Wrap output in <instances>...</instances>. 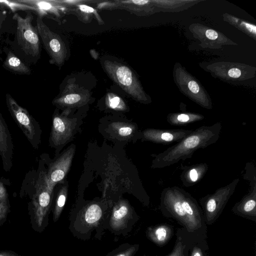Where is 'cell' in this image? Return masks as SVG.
Masks as SVG:
<instances>
[{
	"instance_id": "obj_1",
	"label": "cell",
	"mask_w": 256,
	"mask_h": 256,
	"mask_svg": "<svg viewBox=\"0 0 256 256\" xmlns=\"http://www.w3.org/2000/svg\"><path fill=\"white\" fill-rule=\"evenodd\" d=\"M160 208L164 216L174 220L186 232L207 237L202 210L196 200L183 189L177 186L164 188Z\"/></svg>"
},
{
	"instance_id": "obj_2",
	"label": "cell",
	"mask_w": 256,
	"mask_h": 256,
	"mask_svg": "<svg viewBox=\"0 0 256 256\" xmlns=\"http://www.w3.org/2000/svg\"><path fill=\"white\" fill-rule=\"evenodd\" d=\"M222 124L202 126L194 130L163 152L156 156L152 168H164L192 158L197 150L204 148L216 142L220 138Z\"/></svg>"
},
{
	"instance_id": "obj_3",
	"label": "cell",
	"mask_w": 256,
	"mask_h": 256,
	"mask_svg": "<svg viewBox=\"0 0 256 256\" xmlns=\"http://www.w3.org/2000/svg\"><path fill=\"white\" fill-rule=\"evenodd\" d=\"M110 216H105L100 205L91 204L70 217L69 229L81 240H89L94 232L95 238L101 240L104 230L108 229Z\"/></svg>"
},
{
	"instance_id": "obj_4",
	"label": "cell",
	"mask_w": 256,
	"mask_h": 256,
	"mask_svg": "<svg viewBox=\"0 0 256 256\" xmlns=\"http://www.w3.org/2000/svg\"><path fill=\"white\" fill-rule=\"evenodd\" d=\"M34 195L29 208L32 228L42 232L48 224V214L52 202V192L46 180V173L40 174Z\"/></svg>"
},
{
	"instance_id": "obj_5",
	"label": "cell",
	"mask_w": 256,
	"mask_h": 256,
	"mask_svg": "<svg viewBox=\"0 0 256 256\" xmlns=\"http://www.w3.org/2000/svg\"><path fill=\"white\" fill-rule=\"evenodd\" d=\"M102 66L109 78L132 98L143 100V92L138 80L128 65L114 60H104Z\"/></svg>"
},
{
	"instance_id": "obj_6",
	"label": "cell",
	"mask_w": 256,
	"mask_h": 256,
	"mask_svg": "<svg viewBox=\"0 0 256 256\" xmlns=\"http://www.w3.org/2000/svg\"><path fill=\"white\" fill-rule=\"evenodd\" d=\"M238 182V178L235 179L228 185L200 200V208L206 225H212L218 220Z\"/></svg>"
},
{
	"instance_id": "obj_7",
	"label": "cell",
	"mask_w": 256,
	"mask_h": 256,
	"mask_svg": "<svg viewBox=\"0 0 256 256\" xmlns=\"http://www.w3.org/2000/svg\"><path fill=\"white\" fill-rule=\"evenodd\" d=\"M12 19L16 22V38L20 46L27 55L38 56L40 40L37 28L32 24L34 16L32 12H26L24 18L15 13Z\"/></svg>"
},
{
	"instance_id": "obj_8",
	"label": "cell",
	"mask_w": 256,
	"mask_h": 256,
	"mask_svg": "<svg viewBox=\"0 0 256 256\" xmlns=\"http://www.w3.org/2000/svg\"><path fill=\"white\" fill-rule=\"evenodd\" d=\"M6 98L7 107L11 116L32 147L37 148L40 142L39 124L28 112L20 106L10 94H7Z\"/></svg>"
},
{
	"instance_id": "obj_9",
	"label": "cell",
	"mask_w": 256,
	"mask_h": 256,
	"mask_svg": "<svg viewBox=\"0 0 256 256\" xmlns=\"http://www.w3.org/2000/svg\"><path fill=\"white\" fill-rule=\"evenodd\" d=\"M36 27L44 48L50 57V62L60 66L67 56L68 50L65 42L60 36L47 26L40 16L37 17Z\"/></svg>"
},
{
	"instance_id": "obj_10",
	"label": "cell",
	"mask_w": 256,
	"mask_h": 256,
	"mask_svg": "<svg viewBox=\"0 0 256 256\" xmlns=\"http://www.w3.org/2000/svg\"><path fill=\"white\" fill-rule=\"evenodd\" d=\"M138 219V216L128 204L120 202L112 208L108 221V229L116 236H126Z\"/></svg>"
},
{
	"instance_id": "obj_11",
	"label": "cell",
	"mask_w": 256,
	"mask_h": 256,
	"mask_svg": "<svg viewBox=\"0 0 256 256\" xmlns=\"http://www.w3.org/2000/svg\"><path fill=\"white\" fill-rule=\"evenodd\" d=\"M90 98V92L73 82L65 86L52 103L59 107L72 108L86 104Z\"/></svg>"
},
{
	"instance_id": "obj_12",
	"label": "cell",
	"mask_w": 256,
	"mask_h": 256,
	"mask_svg": "<svg viewBox=\"0 0 256 256\" xmlns=\"http://www.w3.org/2000/svg\"><path fill=\"white\" fill-rule=\"evenodd\" d=\"M76 120L64 114H54L50 134V143L54 146H60L72 137L76 126Z\"/></svg>"
},
{
	"instance_id": "obj_13",
	"label": "cell",
	"mask_w": 256,
	"mask_h": 256,
	"mask_svg": "<svg viewBox=\"0 0 256 256\" xmlns=\"http://www.w3.org/2000/svg\"><path fill=\"white\" fill-rule=\"evenodd\" d=\"M74 152L72 147L69 148L50 165L46 174V179L51 189L53 190L55 184L64 178L70 168Z\"/></svg>"
},
{
	"instance_id": "obj_14",
	"label": "cell",
	"mask_w": 256,
	"mask_h": 256,
	"mask_svg": "<svg viewBox=\"0 0 256 256\" xmlns=\"http://www.w3.org/2000/svg\"><path fill=\"white\" fill-rule=\"evenodd\" d=\"M192 130L147 129L142 132L145 140L153 142L168 144L178 142L190 134Z\"/></svg>"
},
{
	"instance_id": "obj_15",
	"label": "cell",
	"mask_w": 256,
	"mask_h": 256,
	"mask_svg": "<svg viewBox=\"0 0 256 256\" xmlns=\"http://www.w3.org/2000/svg\"><path fill=\"white\" fill-rule=\"evenodd\" d=\"M0 156L4 170L8 172L12 166L13 144L8 128L0 113Z\"/></svg>"
},
{
	"instance_id": "obj_16",
	"label": "cell",
	"mask_w": 256,
	"mask_h": 256,
	"mask_svg": "<svg viewBox=\"0 0 256 256\" xmlns=\"http://www.w3.org/2000/svg\"><path fill=\"white\" fill-rule=\"evenodd\" d=\"M189 249V256H208L207 237L190 234L182 227L177 229Z\"/></svg>"
},
{
	"instance_id": "obj_17",
	"label": "cell",
	"mask_w": 256,
	"mask_h": 256,
	"mask_svg": "<svg viewBox=\"0 0 256 256\" xmlns=\"http://www.w3.org/2000/svg\"><path fill=\"white\" fill-rule=\"evenodd\" d=\"M174 235V228L168 224L151 226L146 230V238L159 247L166 245Z\"/></svg>"
},
{
	"instance_id": "obj_18",
	"label": "cell",
	"mask_w": 256,
	"mask_h": 256,
	"mask_svg": "<svg viewBox=\"0 0 256 256\" xmlns=\"http://www.w3.org/2000/svg\"><path fill=\"white\" fill-rule=\"evenodd\" d=\"M235 214L256 222V187L252 192L246 195L235 204L232 209Z\"/></svg>"
},
{
	"instance_id": "obj_19",
	"label": "cell",
	"mask_w": 256,
	"mask_h": 256,
	"mask_svg": "<svg viewBox=\"0 0 256 256\" xmlns=\"http://www.w3.org/2000/svg\"><path fill=\"white\" fill-rule=\"evenodd\" d=\"M182 166L180 176L184 185L186 187L192 186L198 182L208 170L206 164H199L190 166Z\"/></svg>"
},
{
	"instance_id": "obj_20",
	"label": "cell",
	"mask_w": 256,
	"mask_h": 256,
	"mask_svg": "<svg viewBox=\"0 0 256 256\" xmlns=\"http://www.w3.org/2000/svg\"><path fill=\"white\" fill-rule=\"evenodd\" d=\"M20 2L28 5L35 9V12L42 17L48 14L57 16L58 10L62 4L59 0H18Z\"/></svg>"
},
{
	"instance_id": "obj_21",
	"label": "cell",
	"mask_w": 256,
	"mask_h": 256,
	"mask_svg": "<svg viewBox=\"0 0 256 256\" xmlns=\"http://www.w3.org/2000/svg\"><path fill=\"white\" fill-rule=\"evenodd\" d=\"M4 68L19 74H28L30 70L12 52H8L3 64Z\"/></svg>"
},
{
	"instance_id": "obj_22",
	"label": "cell",
	"mask_w": 256,
	"mask_h": 256,
	"mask_svg": "<svg viewBox=\"0 0 256 256\" xmlns=\"http://www.w3.org/2000/svg\"><path fill=\"white\" fill-rule=\"evenodd\" d=\"M74 5V8H71L70 12H74V14L77 16L79 18H81L82 20L87 22H90V20H92L94 18L102 24V20L94 8L86 5L78 3H76Z\"/></svg>"
},
{
	"instance_id": "obj_23",
	"label": "cell",
	"mask_w": 256,
	"mask_h": 256,
	"mask_svg": "<svg viewBox=\"0 0 256 256\" xmlns=\"http://www.w3.org/2000/svg\"><path fill=\"white\" fill-rule=\"evenodd\" d=\"M139 248V244L124 243L114 249L105 256H134Z\"/></svg>"
},
{
	"instance_id": "obj_24",
	"label": "cell",
	"mask_w": 256,
	"mask_h": 256,
	"mask_svg": "<svg viewBox=\"0 0 256 256\" xmlns=\"http://www.w3.org/2000/svg\"><path fill=\"white\" fill-rule=\"evenodd\" d=\"M203 118L200 116L190 115L186 114H180L178 115L172 116L168 118V122L173 126L184 125L187 124L201 120Z\"/></svg>"
},
{
	"instance_id": "obj_25",
	"label": "cell",
	"mask_w": 256,
	"mask_h": 256,
	"mask_svg": "<svg viewBox=\"0 0 256 256\" xmlns=\"http://www.w3.org/2000/svg\"><path fill=\"white\" fill-rule=\"evenodd\" d=\"M165 256H189V249L178 232H176V240L172 252Z\"/></svg>"
},
{
	"instance_id": "obj_26",
	"label": "cell",
	"mask_w": 256,
	"mask_h": 256,
	"mask_svg": "<svg viewBox=\"0 0 256 256\" xmlns=\"http://www.w3.org/2000/svg\"><path fill=\"white\" fill-rule=\"evenodd\" d=\"M62 190L57 196L52 211L53 220L54 222L58 220L66 200V192L64 189Z\"/></svg>"
},
{
	"instance_id": "obj_27",
	"label": "cell",
	"mask_w": 256,
	"mask_h": 256,
	"mask_svg": "<svg viewBox=\"0 0 256 256\" xmlns=\"http://www.w3.org/2000/svg\"><path fill=\"white\" fill-rule=\"evenodd\" d=\"M0 4L7 6L14 12L18 10L35 11V9L32 6L20 2L18 0H0Z\"/></svg>"
},
{
	"instance_id": "obj_28",
	"label": "cell",
	"mask_w": 256,
	"mask_h": 256,
	"mask_svg": "<svg viewBox=\"0 0 256 256\" xmlns=\"http://www.w3.org/2000/svg\"><path fill=\"white\" fill-rule=\"evenodd\" d=\"M107 102L108 106L113 109L123 110L126 106L122 100L117 96L112 93L107 95Z\"/></svg>"
},
{
	"instance_id": "obj_29",
	"label": "cell",
	"mask_w": 256,
	"mask_h": 256,
	"mask_svg": "<svg viewBox=\"0 0 256 256\" xmlns=\"http://www.w3.org/2000/svg\"><path fill=\"white\" fill-rule=\"evenodd\" d=\"M9 212V202H0V226L6 222Z\"/></svg>"
},
{
	"instance_id": "obj_30",
	"label": "cell",
	"mask_w": 256,
	"mask_h": 256,
	"mask_svg": "<svg viewBox=\"0 0 256 256\" xmlns=\"http://www.w3.org/2000/svg\"><path fill=\"white\" fill-rule=\"evenodd\" d=\"M0 202H8V194L6 190L2 184L0 182Z\"/></svg>"
},
{
	"instance_id": "obj_31",
	"label": "cell",
	"mask_w": 256,
	"mask_h": 256,
	"mask_svg": "<svg viewBox=\"0 0 256 256\" xmlns=\"http://www.w3.org/2000/svg\"><path fill=\"white\" fill-rule=\"evenodd\" d=\"M189 90L194 94H197L200 90V88L198 84L194 80H190L188 83Z\"/></svg>"
},
{
	"instance_id": "obj_32",
	"label": "cell",
	"mask_w": 256,
	"mask_h": 256,
	"mask_svg": "<svg viewBox=\"0 0 256 256\" xmlns=\"http://www.w3.org/2000/svg\"><path fill=\"white\" fill-rule=\"evenodd\" d=\"M132 132V130L129 126H122L118 130V134L122 136H128L130 135Z\"/></svg>"
},
{
	"instance_id": "obj_33",
	"label": "cell",
	"mask_w": 256,
	"mask_h": 256,
	"mask_svg": "<svg viewBox=\"0 0 256 256\" xmlns=\"http://www.w3.org/2000/svg\"><path fill=\"white\" fill-rule=\"evenodd\" d=\"M228 74L232 78H238L241 75V71L237 68H232L228 70Z\"/></svg>"
},
{
	"instance_id": "obj_34",
	"label": "cell",
	"mask_w": 256,
	"mask_h": 256,
	"mask_svg": "<svg viewBox=\"0 0 256 256\" xmlns=\"http://www.w3.org/2000/svg\"><path fill=\"white\" fill-rule=\"evenodd\" d=\"M206 36L208 38L212 40L216 39L218 36L217 32L210 29L208 30L206 32Z\"/></svg>"
},
{
	"instance_id": "obj_35",
	"label": "cell",
	"mask_w": 256,
	"mask_h": 256,
	"mask_svg": "<svg viewBox=\"0 0 256 256\" xmlns=\"http://www.w3.org/2000/svg\"><path fill=\"white\" fill-rule=\"evenodd\" d=\"M0 256H21L12 250H0Z\"/></svg>"
},
{
	"instance_id": "obj_36",
	"label": "cell",
	"mask_w": 256,
	"mask_h": 256,
	"mask_svg": "<svg viewBox=\"0 0 256 256\" xmlns=\"http://www.w3.org/2000/svg\"><path fill=\"white\" fill-rule=\"evenodd\" d=\"M246 28L251 32L256 34V26L250 24L244 23Z\"/></svg>"
},
{
	"instance_id": "obj_37",
	"label": "cell",
	"mask_w": 256,
	"mask_h": 256,
	"mask_svg": "<svg viewBox=\"0 0 256 256\" xmlns=\"http://www.w3.org/2000/svg\"></svg>"
},
{
	"instance_id": "obj_38",
	"label": "cell",
	"mask_w": 256,
	"mask_h": 256,
	"mask_svg": "<svg viewBox=\"0 0 256 256\" xmlns=\"http://www.w3.org/2000/svg\"></svg>"
}]
</instances>
